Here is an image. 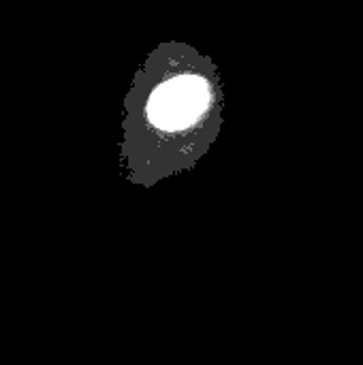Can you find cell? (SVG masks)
Wrapping results in <instances>:
<instances>
[{
    "label": "cell",
    "mask_w": 363,
    "mask_h": 365,
    "mask_svg": "<svg viewBox=\"0 0 363 365\" xmlns=\"http://www.w3.org/2000/svg\"><path fill=\"white\" fill-rule=\"evenodd\" d=\"M210 88L201 77L184 75L167 81L152 98L150 115L163 126L195 120L208 105Z\"/></svg>",
    "instance_id": "obj_1"
}]
</instances>
